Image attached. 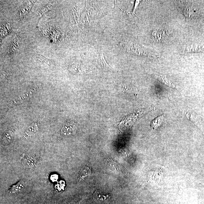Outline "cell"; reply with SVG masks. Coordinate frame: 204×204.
I'll use <instances>...</instances> for the list:
<instances>
[{"label": "cell", "instance_id": "2", "mask_svg": "<svg viewBox=\"0 0 204 204\" xmlns=\"http://www.w3.org/2000/svg\"><path fill=\"white\" fill-rule=\"evenodd\" d=\"M36 159L32 156H26L22 160V164L25 167L31 168L36 164Z\"/></svg>", "mask_w": 204, "mask_h": 204}, {"label": "cell", "instance_id": "4", "mask_svg": "<svg viewBox=\"0 0 204 204\" xmlns=\"http://www.w3.org/2000/svg\"><path fill=\"white\" fill-rule=\"evenodd\" d=\"M24 185L25 184L23 181H20L16 185H13L10 188V192L12 194H17L20 192L24 189Z\"/></svg>", "mask_w": 204, "mask_h": 204}, {"label": "cell", "instance_id": "6", "mask_svg": "<svg viewBox=\"0 0 204 204\" xmlns=\"http://www.w3.org/2000/svg\"><path fill=\"white\" fill-rule=\"evenodd\" d=\"M13 133L11 131H8L5 133L2 138V141L4 143L8 144L10 143L13 139Z\"/></svg>", "mask_w": 204, "mask_h": 204}, {"label": "cell", "instance_id": "10", "mask_svg": "<svg viewBox=\"0 0 204 204\" xmlns=\"http://www.w3.org/2000/svg\"><path fill=\"white\" fill-rule=\"evenodd\" d=\"M55 175H52V177H51V178H53V179L52 180V181H55L57 180V179H56L55 178V177H56V176H57Z\"/></svg>", "mask_w": 204, "mask_h": 204}, {"label": "cell", "instance_id": "8", "mask_svg": "<svg viewBox=\"0 0 204 204\" xmlns=\"http://www.w3.org/2000/svg\"><path fill=\"white\" fill-rule=\"evenodd\" d=\"M159 80H160V81H162L163 83L167 85V86H170L171 87H174V85L172 83V82L171 81H169L167 78H166V77H165L163 76H159L158 77Z\"/></svg>", "mask_w": 204, "mask_h": 204}, {"label": "cell", "instance_id": "7", "mask_svg": "<svg viewBox=\"0 0 204 204\" xmlns=\"http://www.w3.org/2000/svg\"><path fill=\"white\" fill-rule=\"evenodd\" d=\"M91 173L90 169L88 167H85L80 171V176L81 178H84L85 177L89 175Z\"/></svg>", "mask_w": 204, "mask_h": 204}, {"label": "cell", "instance_id": "5", "mask_svg": "<svg viewBox=\"0 0 204 204\" xmlns=\"http://www.w3.org/2000/svg\"><path fill=\"white\" fill-rule=\"evenodd\" d=\"M165 120L164 115H161L155 118L152 122L151 126L153 129H155L161 126V124L164 122Z\"/></svg>", "mask_w": 204, "mask_h": 204}, {"label": "cell", "instance_id": "3", "mask_svg": "<svg viewBox=\"0 0 204 204\" xmlns=\"http://www.w3.org/2000/svg\"><path fill=\"white\" fill-rule=\"evenodd\" d=\"M93 199L95 201L99 202H105L110 200V197L109 195H103L99 193L98 190H97L93 194Z\"/></svg>", "mask_w": 204, "mask_h": 204}, {"label": "cell", "instance_id": "9", "mask_svg": "<svg viewBox=\"0 0 204 204\" xmlns=\"http://www.w3.org/2000/svg\"><path fill=\"white\" fill-rule=\"evenodd\" d=\"M37 130V128L36 126L35 127H31L25 132V134H26V136H31L34 134Z\"/></svg>", "mask_w": 204, "mask_h": 204}, {"label": "cell", "instance_id": "1", "mask_svg": "<svg viewBox=\"0 0 204 204\" xmlns=\"http://www.w3.org/2000/svg\"><path fill=\"white\" fill-rule=\"evenodd\" d=\"M77 130V127L75 123H68L66 124L61 130L62 135L64 137L72 135L75 134Z\"/></svg>", "mask_w": 204, "mask_h": 204}]
</instances>
